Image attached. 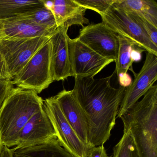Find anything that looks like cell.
<instances>
[{
	"instance_id": "6da1fadb",
	"label": "cell",
	"mask_w": 157,
	"mask_h": 157,
	"mask_svg": "<svg viewBox=\"0 0 157 157\" xmlns=\"http://www.w3.org/2000/svg\"><path fill=\"white\" fill-rule=\"evenodd\" d=\"M114 73L100 78H75L72 93L86 118L90 148L104 145L110 138L116 124L126 88L111 86Z\"/></svg>"
},
{
	"instance_id": "7a4b0ae2",
	"label": "cell",
	"mask_w": 157,
	"mask_h": 157,
	"mask_svg": "<svg viewBox=\"0 0 157 157\" xmlns=\"http://www.w3.org/2000/svg\"><path fill=\"white\" fill-rule=\"evenodd\" d=\"M37 93L21 88L12 90L0 109V137L2 145L16 146L19 135L31 117L43 108Z\"/></svg>"
},
{
	"instance_id": "3957f363",
	"label": "cell",
	"mask_w": 157,
	"mask_h": 157,
	"mask_svg": "<svg viewBox=\"0 0 157 157\" xmlns=\"http://www.w3.org/2000/svg\"><path fill=\"white\" fill-rule=\"evenodd\" d=\"M140 157H157V96L148 92L120 117Z\"/></svg>"
},
{
	"instance_id": "277c9868",
	"label": "cell",
	"mask_w": 157,
	"mask_h": 157,
	"mask_svg": "<svg viewBox=\"0 0 157 157\" xmlns=\"http://www.w3.org/2000/svg\"><path fill=\"white\" fill-rule=\"evenodd\" d=\"M50 55L49 40L12 79V83L37 94L42 92L54 82L50 68Z\"/></svg>"
},
{
	"instance_id": "5b68a950",
	"label": "cell",
	"mask_w": 157,
	"mask_h": 157,
	"mask_svg": "<svg viewBox=\"0 0 157 157\" xmlns=\"http://www.w3.org/2000/svg\"><path fill=\"white\" fill-rule=\"evenodd\" d=\"M50 38L40 36L0 40V53L11 80Z\"/></svg>"
},
{
	"instance_id": "8992f818",
	"label": "cell",
	"mask_w": 157,
	"mask_h": 157,
	"mask_svg": "<svg viewBox=\"0 0 157 157\" xmlns=\"http://www.w3.org/2000/svg\"><path fill=\"white\" fill-rule=\"evenodd\" d=\"M43 107L62 147L74 157H87L90 148L80 139L69 124L55 96L44 100Z\"/></svg>"
},
{
	"instance_id": "52a82bcc",
	"label": "cell",
	"mask_w": 157,
	"mask_h": 157,
	"mask_svg": "<svg viewBox=\"0 0 157 157\" xmlns=\"http://www.w3.org/2000/svg\"><path fill=\"white\" fill-rule=\"evenodd\" d=\"M101 16L102 23L117 34L126 37L145 51L157 56V47L151 43L129 13L111 7Z\"/></svg>"
},
{
	"instance_id": "ba28073f",
	"label": "cell",
	"mask_w": 157,
	"mask_h": 157,
	"mask_svg": "<svg viewBox=\"0 0 157 157\" xmlns=\"http://www.w3.org/2000/svg\"><path fill=\"white\" fill-rule=\"evenodd\" d=\"M71 77H92L113 61L101 56L78 38L69 39Z\"/></svg>"
},
{
	"instance_id": "9c48e42d",
	"label": "cell",
	"mask_w": 157,
	"mask_h": 157,
	"mask_svg": "<svg viewBox=\"0 0 157 157\" xmlns=\"http://www.w3.org/2000/svg\"><path fill=\"white\" fill-rule=\"evenodd\" d=\"M78 39L101 56L115 61L118 56V35L103 23L90 24L80 31Z\"/></svg>"
},
{
	"instance_id": "30bf717a",
	"label": "cell",
	"mask_w": 157,
	"mask_h": 157,
	"mask_svg": "<svg viewBox=\"0 0 157 157\" xmlns=\"http://www.w3.org/2000/svg\"><path fill=\"white\" fill-rule=\"evenodd\" d=\"M157 80V56L147 53L145 62L139 73L135 74L131 85L126 88L117 117L120 118L144 96Z\"/></svg>"
},
{
	"instance_id": "8fae6325",
	"label": "cell",
	"mask_w": 157,
	"mask_h": 157,
	"mask_svg": "<svg viewBox=\"0 0 157 157\" xmlns=\"http://www.w3.org/2000/svg\"><path fill=\"white\" fill-rule=\"evenodd\" d=\"M69 28L64 25L58 27L49 39L51 45L50 68L54 81L71 77L69 53Z\"/></svg>"
},
{
	"instance_id": "7c38bea8",
	"label": "cell",
	"mask_w": 157,
	"mask_h": 157,
	"mask_svg": "<svg viewBox=\"0 0 157 157\" xmlns=\"http://www.w3.org/2000/svg\"><path fill=\"white\" fill-rule=\"evenodd\" d=\"M56 136L52 123L44 107L34 115L22 129L16 147L35 145Z\"/></svg>"
},
{
	"instance_id": "4fadbf2b",
	"label": "cell",
	"mask_w": 157,
	"mask_h": 157,
	"mask_svg": "<svg viewBox=\"0 0 157 157\" xmlns=\"http://www.w3.org/2000/svg\"><path fill=\"white\" fill-rule=\"evenodd\" d=\"M55 97L69 124L80 139L88 146V128L86 118L72 90H63Z\"/></svg>"
},
{
	"instance_id": "5bb4252c",
	"label": "cell",
	"mask_w": 157,
	"mask_h": 157,
	"mask_svg": "<svg viewBox=\"0 0 157 157\" xmlns=\"http://www.w3.org/2000/svg\"><path fill=\"white\" fill-rule=\"evenodd\" d=\"M55 31L18 16L0 20V40L40 36L50 37Z\"/></svg>"
},
{
	"instance_id": "9a60e30c",
	"label": "cell",
	"mask_w": 157,
	"mask_h": 157,
	"mask_svg": "<svg viewBox=\"0 0 157 157\" xmlns=\"http://www.w3.org/2000/svg\"><path fill=\"white\" fill-rule=\"evenodd\" d=\"M86 10L74 0H54L52 12L58 27L64 25L69 28L73 25L84 27L89 24V20L85 17Z\"/></svg>"
},
{
	"instance_id": "2e32d148",
	"label": "cell",
	"mask_w": 157,
	"mask_h": 157,
	"mask_svg": "<svg viewBox=\"0 0 157 157\" xmlns=\"http://www.w3.org/2000/svg\"><path fill=\"white\" fill-rule=\"evenodd\" d=\"M13 157H74L62 147L56 137L31 146L12 149Z\"/></svg>"
},
{
	"instance_id": "e0dca14e",
	"label": "cell",
	"mask_w": 157,
	"mask_h": 157,
	"mask_svg": "<svg viewBox=\"0 0 157 157\" xmlns=\"http://www.w3.org/2000/svg\"><path fill=\"white\" fill-rule=\"evenodd\" d=\"M112 7L126 13H136L157 28V3L154 0H115Z\"/></svg>"
},
{
	"instance_id": "ac0fdd59",
	"label": "cell",
	"mask_w": 157,
	"mask_h": 157,
	"mask_svg": "<svg viewBox=\"0 0 157 157\" xmlns=\"http://www.w3.org/2000/svg\"><path fill=\"white\" fill-rule=\"evenodd\" d=\"M43 7L41 0H0V20L16 17Z\"/></svg>"
},
{
	"instance_id": "d6986e66",
	"label": "cell",
	"mask_w": 157,
	"mask_h": 157,
	"mask_svg": "<svg viewBox=\"0 0 157 157\" xmlns=\"http://www.w3.org/2000/svg\"><path fill=\"white\" fill-rule=\"evenodd\" d=\"M119 49L117 59L115 60V73L118 75L120 73H128V70L132 69V61L130 52L135 44L126 37L118 35Z\"/></svg>"
},
{
	"instance_id": "ffe728a7",
	"label": "cell",
	"mask_w": 157,
	"mask_h": 157,
	"mask_svg": "<svg viewBox=\"0 0 157 157\" xmlns=\"http://www.w3.org/2000/svg\"><path fill=\"white\" fill-rule=\"evenodd\" d=\"M18 16L30 20L40 26L54 31L58 27L53 13L44 6L22 13Z\"/></svg>"
},
{
	"instance_id": "44dd1931",
	"label": "cell",
	"mask_w": 157,
	"mask_h": 157,
	"mask_svg": "<svg viewBox=\"0 0 157 157\" xmlns=\"http://www.w3.org/2000/svg\"><path fill=\"white\" fill-rule=\"evenodd\" d=\"M111 157H140L128 129H124L122 138L113 148V154Z\"/></svg>"
},
{
	"instance_id": "7402d4cb",
	"label": "cell",
	"mask_w": 157,
	"mask_h": 157,
	"mask_svg": "<svg viewBox=\"0 0 157 157\" xmlns=\"http://www.w3.org/2000/svg\"><path fill=\"white\" fill-rule=\"evenodd\" d=\"M86 10L96 12L100 15L105 13L112 7L115 0H74Z\"/></svg>"
},
{
	"instance_id": "603a6c76",
	"label": "cell",
	"mask_w": 157,
	"mask_h": 157,
	"mask_svg": "<svg viewBox=\"0 0 157 157\" xmlns=\"http://www.w3.org/2000/svg\"><path fill=\"white\" fill-rule=\"evenodd\" d=\"M143 30L151 43L157 47V28L136 13H128Z\"/></svg>"
},
{
	"instance_id": "cb8c5ba5",
	"label": "cell",
	"mask_w": 157,
	"mask_h": 157,
	"mask_svg": "<svg viewBox=\"0 0 157 157\" xmlns=\"http://www.w3.org/2000/svg\"><path fill=\"white\" fill-rule=\"evenodd\" d=\"M13 88V85L10 80H0V109L5 99Z\"/></svg>"
},
{
	"instance_id": "d4e9b609",
	"label": "cell",
	"mask_w": 157,
	"mask_h": 157,
	"mask_svg": "<svg viewBox=\"0 0 157 157\" xmlns=\"http://www.w3.org/2000/svg\"><path fill=\"white\" fill-rule=\"evenodd\" d=\"M87 157H110L106 153L104 145L92 147L89 149Z\"/></svg>"
},
{
	"instance_id": "484cf974",
	"label": "cell",
	"mask_w": 157,
	"mask_h": 157,
	"mask_svg": "<svg viewBox=\"0 0 157 157\" xmlns=\"http://www.w3.org/2000/svg\"><path fill=\"white\" fill-rule=\"evenodd\" d=\"M117 77L119 84L121 87L127 88L132 83V78L128 73H120L117 75Z\"/></svg>"
},
{
	"instance_id": "4316f807",
	"label": "cell",
	"mask_w": 157,
	"mask_h": 157,
	"mask_svg": "<svg viewBox=\"0 0 157 157\" xmlns=\"http://www.w3.org/2000/svg\"><path fill=\"white\" fill-rule=\"evenodd\" d=\"M143 51H145V50L138 46L136 45H135L133 47L130 52L131 59L133 62H139L141 60L142 57L141 53Z\"/></svg>"
},
{
	"instance_id": "83f0119b",
	"label": "cell",
	"mask_w": 157,
	"mask_h": 157,
	"mask_svg": "<svg viewBox=\"0 0 157 157\" xmlns=\"http://www.w3.org/2000/svg\"><path fill=\"white\" fill-rule=\"evenodd\" d=\"M5 79L10 80V79L7 72L4 59L0 53V80Z\"/></svg>"
},
{
	"instance_id": "f1b7e54d",
	"label": "cell",
	"mask_w": 157,
	"mask_h": 157,
	"mask_svg": "<svg viewBox=\"0 0 157 157\" xmlns=\"http://www.w3.org/2000/svg\"><path fill=\"white\" fill-rule=\"evenodd\" d=\"M0 157H13L12 150L6 146L2 145L0 152Z\"/></svg>"
},
{
	"instance_id": "f546056e",
	"label": "cell",
	"mask_w": 157,
	"mask_h": 157,
	"mask_svg": "<svg viewBox=\"0 0 157 157\" xmlns=\"http://www.w3.org/2000/svg\"><path fill=\"white\" fill-rule=\"evenodd\" d=\"M2 142L1 139V137H0V152H1V151L2 147Z\"/></svg>"
}]
</instances>
